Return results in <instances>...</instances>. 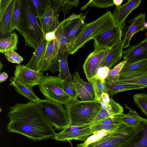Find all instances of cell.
Listing matches in <instances>:
<instances>
[{
	"mask_svg": "<svg viewBox=\"0 0 147 147\" xmlns=\"http://www.w3.org/2000/svg\"><path fill=\"white\" fill-rule=\"evenodd\" d=\"M116 26L111 11H107L92 22L85 24L81 32L72 43L69 54L74 53L90 40Z\"/></svg>",
	"mask_w": 147,
	"mask_h": 147,
	"instance_id": "277c9868",
	"label": "cell"
},
{
	"mask_svg": "<svg viewBox=\"0 0 147 147\" xmlns=\"http://www.w3.org/2000/svg\"><path fill=\"white\" fill-rule=\"evenodd\" d=\"M111 69L107 67L102 66L98 69L94 76L99 79L102 82L105 83V80Z\"/></svg>",
	"mask_w": 147,
	"mask_h": 147,
	"instance_id": "7bdbcfd3",
	"label": "cell"
},
{
	"mask_svg": "<svg viewBox=\"0 0 147 147\" xmlns=\"http://www.w3.org/2000/svg\"><path fill=\"white\" fill-rule=\"evenodd\" d=\"M83 16V15L82 13L79 15H76L75 14H73L69 16L67 18L65 19V20H71L77 18H80Z\"/></svg>",
	"mask_w": 147,
	"mask_h": 147,
	"instance_id": "816d5d0a",
	"label": "cell"
},
{
	"mask_svg": "<svg viewBox=\"0 0 147 147\" xmlns=\"http://www.w3.org/2000/svg\"><path fill=\"white\" fill-rule=\"evenodd\" d=\"M57 29L54 31L47 33L44 35L45 38L46 40L49 42L55 39V33Z\"/></svg>",
	"mask_w": 147,
	"mask_h": 147,
	"instance_id": "7dc6e473",
	"label": "cell"
},
{
	"mask_svg": "<svg viewBox=\"0 0 147 147\" xmlns=\"http://www.w3.org/2000/svg\"><path fill=\"white\" fill-rule=\"evenodd\" d=\"M15 68L14 77L28 86H39L45 76L42 73L31 69L24 65L18 64Z\"/></svg>",
	"mask_w": 147,
	"mask_h": 147,
	"instance_id": "8fae6325",
	"label": "cell"
},
{
	"mask_svg": "<svg viewBox=\"0 0 147 147\" xmlns=\"http://www.w3.org/2000/svg\"><path fill=\"white\" fill-rule=\"evenodd\" d=\"M133 99L134 103L147 118V94L144 92L136 93L133 96Z\"/></svg>",
	"mask_w": 147,
	"mask_h": 147,
	"instance_id": "1f68e13d",
	"label": "cell"
},
{
	"mask_svg": "<svg viewBox=\"0 0 147 147\" xmlns=\"http://www.w3.org/2000/svg\"><path fill=\"white\" fill-rule=\"evenodd\" d=\"M45 117L54 130H63L70 124L67 111L62 104L47 99L38 102Z\"/></svg>",
	"mask_w": 147,
	"mask_h": 147,
	"instance_id": "8992f818",
	"label": "cell"
},
{
	"mask_svg": "<svg viewBox=\"0 0 147 147\" xmlns=\"http://www.w3.org/2000/svg\"><path fill=\"white\" fill-rule=\"evenodd\" d=\"M125 63V60H122L111 69L105 80L106 84H112L117 82L121 76L119 73Z\"/></svg>",
	"mask_w": 147,
	"mask_h": 147,
	"instance_id": "4dcf8cb0",
	"label": "cell"
},
{
	"mask_svg": "<svg viewBox=\"0 0 147 147\" xmlns=\"http://www.w3.org/2000/svg\"><path fill=\"white\" fill-rule=\"evenodd\" d=\"M142 129L141 123L136 127L123 124L111 134L85 147H120L130 140Z\"/></svg>",
	"mask_w": 147,
	"mask_h": 147,
	"instance_id": "5b68a950",
	"label": "cell"
},
{
	"mask_svg": "<svg viewBox=\"0 0 147 147\" xmlns=\"http://www.w3.org/2000/svg\"><path fill=\"white\" fill-rule=\"evenodd\" d=\"M3 67V64L0 61V70L1 71V69Z\"/></svg>",
	"mask_w": 147,
	"mask_h": 147,
	"instance_id": "db71d44e",
	"label": "cell"
},
{
	"mask_svg": "<svg viewBox=\"0 0 147 147\" xmlns=\"http://www.w3.org/2000/svg\"><path fill=\"white\" fill-rule=\"evenodd\" d=\"M125 108L129 110L127 114L122 113L117 115L112 118L131 126L136 127L139 125L143 118L136 111L131 109L126 104H125Z\"/></svg>",
	"mask_w": 147,
	"mask_h": 147,
	"instance_id": "d4e9b609",
	"label": "cell"
},
{
	"mask_svg": "<svg viewBox=\"0 0 147 147\" xmlns=\"http://www.w3.org/2000/svg\"><path fill=\"white\" fill-rule=\"evenodd\" d=\"M124 1L123 0H113L114 5H116L115 8L118 9L122 5V4Z\"/></svg>",
	"mask_w": 147,
	"mask_h": 147,
	"instance_id": "f907efd6",
	"label": "cell"
},
{
	"mask_svg": "<svg viewBox=\"0 0 147 147\" xmlns=\"http://www.w3.org/2000/svg\"><path fill=\"white\" fill-rule=\"evenodd\" d=\"M18 37L15 32L11 33L7 37L0 40V53L4 54L8 50L17 51Z\"/></svg>",
	"mask_w": 147,
	"mask_h": 147,
	"instance_id": "83f0119b",
	"label": "cell"
},
{
	"mask_svg": "<svg viewBox=\"0 0 147 147\" xmlns=\"http://www.w3.org/2000/svg\"><path fill=\"white\" fill-rule=\"evenodd\" d=\"M35 8L39 20L45 13L49 0H32Z\"/></svg>",
	"mask_w": 147,
	"mask_h": 147,
	"instance_id": "74e56055",
	"label": "cell"
},
{
	"mask_svg": "<svg viewBox=\"0 0 147 147\" xmlns=\"http://www.w3.org/2000/svg\"><path fill=\"white\" fill-rule=\"evenodd\" d=\"M90 80L92 83L94 88L96 100L99 101L103 93L108 94L106 84L105 83L102 82L95 76L92 78Z\"/></svg>",
	"mask_w": 147,
	"mask_h": 147,
	"instance_id": "836d02e7",
	"label": "cell"
},
{
	"mask_svg": "<svg viewBox=\"0 0 147 147\" xmlns=\"http://www.w3.org/2000/svg\"><path fill=\"white\" fill-rule=\"evenodd\" d=\"M85 17V16H83L81 17L71 20L65 19L61 22L64 35L71 44L81 32L84 26L86 24L84 22Z\"/></svg>",
	"mask_w": 147,
	"mask_h": 147,
	"instance_id": "2e32d148",
	"label": "cell"
},
{
	"mask_svg": "<svg viewBox=\"0 0 147 147\" xmlns=\"http://www.w3.org/2000/svg\"><path fill=\"white\" fill-rule=\"evenodd\" d=\"M80 1V0H63L62 5L59 10L62 11L65 17L72 8L78 7Z\"/></svg>",
	"mask_w": 147,
	"mask_h": 147,
	"instance_id": "ab89813d",
	"label": "cell"
},
{
	"mask_svg": "<svg viewBox=\"0 0 147 147\" xmlns=\"http://www.w3.org/2000/svg\"><path fill=\"white\" fill-rule=\"evenodd\" d=\"M20 16L18 29L25 45L35 50L44 36L36 8L32 0H21Z\"/></svg>",
	"mask_w": 147,
	"mask_h": 147,
	"instance_id": "7a4b0ae2",
	"label": "cell"
},
{
	"mask_svg": "<svg viewBox=\"0 0 147 147\" xmlns=\"http://www.w3.org/2000/svg\"><path fill=\"white\" fill-rule=\"evenodd\" d=\"M65 105L69 120V126L91 125L102 107L98 101H83L78 99Z\"/></svg>",
	"mask_w": 147,
	"mask_h": 147,
	"instance_id": "3957f363",
	"label": "cell"
},
{
	"mask_svg": "<svg viewBox=\"0 0 147 147\" xmlns=\"http://www.w3.org/2000/svg\"><path fill=\"white\" fill-rule=\"evenodd\" d=\"M123 40H121L110 48L102 67L106 66L111 69L119 62L123 56Z\"/></svg>",
	"mask_w": 147,
	"mask_h": 147,
	"instance_id": "44dd1931",
	"label": "cell"
},
{
	"mask_svg": "<svg viewBox=\"0 0 147 147\" xmlns=\"http://www.w3.org/2000/svg\"><path fill=\"white\" fill-rule=\"evenodd\" d=\"M109 117H110V116L107 111L102 107L91 125H94L99 121Z\"/></svg>",
	"mask_w": 147,
	"mask_h": 147,
	"instance_id": "ee69618b",
	"label": "cell"
},
{
	"mask_svg": "<svg viewBox=\"0 0 147 147\" xmlns=\"http://www.w3.org/2000/svg\"><path fill=\"white\" fill-rule=\"evenodd\" d=\"M9 110L7 126L9 132L22 134L34 141L53 139L55 136L54 129L38 102L16 103Z\"/></svg>",
	"mask_w": 147,
	"mask_h": 147,
	"instance_id": "6da1fadb",
	"label": "cell"
},
{
	"mask_svg": "<svg viewBox=\"0 0 147 147\" xmlns=\"http://www.w3.org/2000/svg\"><path fill=\"white\" fill-rule=\"evenodd\" d=\"M117 82L132 84L147 87V64L134 71L120 75Z\"/></svg>",
	"mask_w": 147,
	"mask_h": 147,
	"instance_id": "ac0fdd59",
	"label": "cell"
},
{
	"mask_svg": "<svg viewBox=\"0 0 147 147\" xmlns=\"http://www.w3.org/2000/svg\"><path fill=\"white\" fill-rule=\"evenodd\" d=\"M10 81L11 83L9 85L13 86L20 94L23 96L31 101L38 102L41 100L34 92L33 87L25 85L14 77L10 78Z\"/></svg>",
	"mask_w": 147,
	"mask_h": 147,
	"instance_id": "cb8c5ba5",
	"label": "cell"
},
{
	"mask_svg": "<svg viewBox=\"0 0 147 147\" xmlns=\"http://www.w3.org/2000/svg\"><path fill=\"white\" fill-rule=\"evenodd\" d=\"M113 132L104 130L97 131L93 135L89 137L84 142L78 144L76 147H85L89 144L98 140L103 137L111 134Z\"/></svg>",
	"mask_w": 147,
	"mask_h": 147,
	"instance_id": "d590c367",
	"label": "cell"
},
{
	"mask_svg": "<svg viewBox=\"0 0 147 147\" xmlns=\"http://www.w3.org/2000/svg\"><path fill=\"white\" fill-rule=\"evenodd\" d=\"M48 44V41L46 40L44 36L39 45L35 50L32 57L26 65L27 67L39 72L40 64L46 52Z\"/></svg>",
	"mask_w": 147,
	"mask_h": 147,
	"instance_id": "7402d4cb",
	"label": "cell"
},
{
	"mask_svg": "<svg viewBox=\"0 0 147 147\" xmlns=\"http://www.w3.org/2000/svg\"><path fill=\"white\" fill-rule=\"evenodd\" d=\"M114 5L113 0H93L89 1L85 6L86 7L89 5L98 8H105Z\"/></svg>",
	"mask_w": 147,
	"mask_h": 147,
	"instance_id": "60d3db41",
	"label": "cell"
},
{
	"mask_svg": "<svg viewBox=\"0 0 147 147\" xmlns=\"http://www.w3.org/2000/svg\"><path fill=\"white\" fill-rule=\"evenodd\" d=\"M122 122L109 117L96 123L94 125H120L123 124Z\"/></svg>",
	"mask_w": 147,
	"mask_h": 147,
	"instance_id": "f6af8a7d",
	"label": "cell"
},
{
	"mask_svg": "<svg viewBox=\"0 0 147 147\" xmlns=\"http://www.w3.org/2000/svg\"><path fill=\"white\" fill-rule=\"evenodd\" d=\"M99 101L102 107L107 111L111 117L115 115L123 113V107L118 103L115 102L112 98H110V100L108 103H105L101 98Z\"/></svg>",
	"mask_w": 147,
	"mask_h": 147,
	"instance_id": "f1b7e54d",
	"label": "cell"
},
{
	"mask_svg": "<svg viewBox=\"0 0 147 147\" xmlns=\"http://www.w3.org/2000/svg\"><path fill=\"white\" fill-rule=\"evenodd\" d=\"M21 0H14L11 21V32L15 29L17 30L20 16Z\"/></svg>",
	"mask_w": 147,
	"mask_h": 147,
	"instance_id": "d6a6232c",
	"label": "cell"
},
{
	"mask_svg": "<svg viewBox=\"0 0 147 147\" xmlns=\"http://www.w3.org/2000/svg\"><path fill=\"white\" fill-rule=\"evenodd\" d=\"M146 17V14L142 12L127 21V23L130 25L125 28L122 31L123 48L129 47L130 42L133 35L141 31L144 26Z\"/></svg>",
	"mask_w": 147,
	"mask_h": 147,
	"instance_id": "5bb4252c",
	"label": "cell"
},
{
	"mask_svg": "<svg viewBox=\"0 0 147 147\" xmlns=\"http://www.w3.org/2000/svg\"><path fill=\"white\" fill-rule=\"evenodd\" d=\"M146 29H147V22H145L144 26L143 28L141 30V31H142Z\"/></svg>",
	"mask_w": 147,
	"mask_h": 147,
	"instance_id": "f5cc1de1",
	"label": "cell"
},
{
	"mask_svg": "<svg viewBox=\"0 0 147 147\" xmlns=\"http://www.w3.org/2000/svg\"><path fill=\"white\" fill-rule=\"evenodd\" d=\"M59 50L56 37L48 42L46 52L40 64L39 72L42 73L45 71H50L54 73L59 71Z\"/></svg>",
	"mask_w": 147,
	"mask_h": 147,
	"instance_id": "ba28073f",
	"label": "cell"
},
{
	"mask_svg": "<svg viewBox=\"0 0 147 147\" xmlns=\"http://www.w3.org/2000/svg\"><path fill=\"white\" fill-rule=\"evenodd\" d=\"M90 125L80 130L69 133H56L53 139L56 140L65 142L72 140L85 141L89 136L93 134L90 129Z\"/></svg>",
	"mask_w": 147,
	"mask_h": 147,
	"instance_id": "ffe728a7",
	"label": "cell"
},
{
	"mask_svg": "<svg viewBox=\"0 0 147 147\" xmlns=\"http://www.w3.org/2000/svg\"><path fill=\"white\" fill-rule=\"evenodd\" d=\"M110 48L94 50L86 59L83 69L88 81L94 77L98 69L102 67Z\"/></svg>",
	"mask_w": 147,
	"mask_h": 147,
	"instance_id": "9c48e42d",
	"label": "cell"
},
{
	"mask_svg": "<svg viewBox=\"0 0 147 147\" xmlns=\"http://www.w3.org/2000/svg\"><path fill=\"white\" fill-rule=\"evenodd\" d=\"M14 0H0V32L5 35L11 32Z\"/></svg>",
	"mask_w": 147,
	"mask_h": 147,
	"instance_id": "4fadbf2b",
	"label": "cell"
},
{
	"mask_svg": "<svg viewBox=\"0 0 147 147\" xmlns=\"http://www.w3.org/2000/svg\"><path fill=\"white\" fill-rule=\"evenodd\" d=\"M123 124L120 125H90V129L93 134L102 130L113 132L117 130Z\"/></svg>",
	"mask_w": 147,
	"mask_h": 147,
	"instance_id": "f35d334b",
	"label": "cell"
},
{
	"mask_svg": "<svg viewBox=\"0 0 147 147\" xmlns=\"http://www.w3.org/2000/svg\"><path fill=\"white\" fill-rule=\"evenodd\" d=\"M69 50L66 49L59 52V74L58 77L63 81L72 79L69 71L67 59Z\"/></svg>",
	"mask_w": 147,
	"mask_h": 147,
	"instance_id": "484cf974",
	"label": "cell"
},
{
	"mask_svg": "<svg viewBox=\"0 0 147 147\" xmlns=\"http://www.w3.org/2000/svg\"><path fill=\"white\" fill-rule=\"evenodd\" d=\"M63 87L65 92L73 100L77 99L78 95L73 79L63 81Z\"/></svg>",
	"mask_w": 147,
	"mask_h": 147,
	"instance_id": "e575fe53",
	"label": "cell"
},
{
	"mask_svg": "<svg viewBox=\"0 0 147 147\" xmlns=\"http://www.w3.org/2000/svg\"><path fill=\"white\" fill-rule=\"evenodd\" d=\"M108 94L107 93H103L101 96V98L103 101L105 103H108L110 100V98Z\"/></svg>",
	"mask_w": 147,
	"mask_h": 147,
	"instance_id": "c3c4849f",
	"label": "cell"
},
{
	"mask_svg": "<svg viewBox=\"0 0 147 147\" xmlns=\"http://www.w3.org/2000/svg\"><path fill=\"white\" fill-rule=\"evenodd\" d=\"M39 87L44 96L51 101L65 105L74 100L64 91L63 80L58 77L45 76Z\"/></svg>",
	"mask_w": 147,
	"mask_h": 147,
	"instance_id": "52a82bcc",
	"label": "cell"
},
{
	"mask_svg": "<svg viewBox=\"0 0 147 147\" xmlns=\"http://www.w3.org/2000/svg\"><path fill=\"white\" fill-rule=\"evenodd\" d=\"M8 76L7 73L3 72L1 73L0 75V83L5 81L8 78Z\"/></svg>",
	"mask_w": 147,
	"mask_h": 147,
	"instance_id": "681fc988",
	"label": "cell"
},
{
	"mask_svg": "<svg viewBox=\"0 0 147 147\" xmlns=\"http://www.w3.org/2000/svg\"><path fill=\"white\" fill-rule=\"evenodd\" d=\"M142 1L141 0H128L119 9L115 7L112 13L116 26L122 29L127 16L140 5Z\"/></svg>",
	"mask_w": 147,
	"mask_h": 147,
	"instance_id": "e0dca14e",
	"label": "cell"
},
{
	"mask_svg": "<svg viewBox=\"0 0 147 147\" xmlns=\"http://www.w3.org/2000/svg\"><path fill=\"white\" fill-rule=\"evenodd\" d=\"M73 79L78 95L83 101H97L94 88L91 80L87 82L83 81L80 78L78 71L73 75Z\"/></svg>",
	"mask_w": 147,
	"mask_h": 147,
	"instance_id": "9a60e30c",
	"label": "cell"
},
{
	"mask_svg": "<svg viewBox=\"0 0 147 147\" xmlns=\"http://www.w3.org/2000/svg\"><path fill=\"white\" fill-rule=\"evenodd\" d=\"M5 57L8 61L12 63L20 64L24 61V59L16 52L8 50L5 52Z\"/></svg>",
	"mask_w": 147,
	"mask_h": 147,
	"instance_id": "b9f144b4",
	"label": "cell"
},
{
	"mask_svg": "<svg viewBox=\"0 0 147 147\" xmlns=\"http://www.w3.org/2000/svg\"><path fill=\"white\" fill-rule=\"evenodd\" d=\"M122 30L116 26L95 37L94 50L111 48L122 39Z\"/></svg>",
	"mask_w": 147,
	"mask_h": 147,
	"instance_id": "30bf717a",
	"label": "cell"
},
{
	"mask_svg": "<svg viewBox=\"0 0 147 147\" xmlns=\"http://www.w3.org/2000/svg\"><path fill=\"white\" fill-rule=\"evenodd\" d=\"M59 12L52 9L49 5V1L46 10L40 19L44 35L47 33L55 31L59 26Z\"/></svg>",
	"mask_w": 147,
	"mask_h": 147,
	"instance_id": "d6986e66",
	"label": "cell"
},
{
	"mask_svg": "<svg viewBox=\"0 0 147 147\" xmlns=\"http://www.w3.org/2000/svg\"><path fill=\"white\" fill-rule=\"evenodd\" d=\"M106 87L109 95H113L123 91L134 89H142L147 87L139 85L118 82L106 84Z\"/></svg>",
	"mask_w": 147,
	"mask_h": 147,
	"instance_id": "4316f807",
	"label": "cell"
},
{
	"mask_svg": "<svg viewBox=\"0 0 147 147\" xmlns=\"http://www.w3.org/2000/svg\"><path fill=\"white\" fill-rule=\"evenodd\" d=\"M141 124L143 129L120 147H147V118H143Z\"/></svg>",
	"mask_w": 147,
	"mask_h": 147,
	"instance_id": "603a6c76",
	"label": "cell"
},
{
	"mask_svg": "<svg viewBox=\"0 0 147 147\" xmlns=\"http://www.w3.org/2000/svg\"><path fill=\"white\" fill-rule=\"evenodd\" d=\"M90 125H88L82 126H69L63 129L61 132L62 133H65L73 132L85 128Z\"/></svg>",
	"mask_w": 147,
	"mask_h": 147,
	"instance_id": "bcb514c9",
	"label": "cell"
},
{
	"mask_svg": "<svg viewBox=\"0 0 147 147\" xmlns=\"http://www.w3.org/2000/svg\"><path fill=\"white\" fill-rule=\"evenodd\" d=\"M122 57L126 63L147 59V36L142 41L123 51Z\"/></svg>",
	"mask_w": 147,
	"mask_h": 147,
	"instance_id": "7c38bea8",
	"label": "cell"
},
{
	"mask_svg": "<svg viewBox=\"0 0 147 147\" xmlns=\"http://www.w3.org/2000/svg\"><path fill=\"white\" fill-rule=\"evenodd\" d=\"M147 64V59L132 63H125L122 68L119 74L130 72L137 69Z\"/></svg>",
	"mask_w": 147,
	"mask_h": 147,
	"instance_id": "8d00e7d4",
	"label": "cell"
},
{
	"mask_svg": "<svg viewBox=\"0 0 147 147\" xmlns=\"http://www.w3.org/2000/svg\"><path fill=\"white\" fill-rule=\"evenodd\" d=\"M55 37L57 40L59 47V52L65 49L69 50L71 43L68 40L63 32L62 23H60L55 33Z\"/></svg>",
	"mask_w": 147,
	"mask_h": 147,
	"instance_id": "f546056e",
	"label": "cell"
}]
</instances>
